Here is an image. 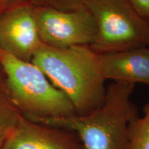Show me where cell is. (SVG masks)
I'll return each mask as SVG.
<instances>
[{
  "instance_id": "cell-14",
  "label": "cell",
  "mask_w": 149,
  "mask_h": 149,
  "mask_svg": "<svg viewBox=\"0 0 149 149\" xmlns=\"http://www.w3.org/2000/svg\"><path fill=\"white\" fill-rule=\"evenodd\" d=\"M0 1H3V0H0Z\"/></svg>"
},
{
  "instance_id": "cell-4",
  "label": "cell",
  "mask_w": 149,
  "mask_h": 149,
  "mask_svg": "<svg viewBox=\"0 0 149 149\" xmlns=\"http://www.w3.org/2000/svg\"><path fill=\"white\" fill-rule=\"evenodd\" d=\"M97 26L91 48L97 54L149 46V26L128 0H87Z\"/></svg>"
},
{
  "instance_id": "cell-3",
  "label": "cell",
  "mask_w": 149,
  "mask_h": 149,
  "mask_svg": "<svg viewBox=\"0 0 149 149\" xmlns=\"http://www.w3.org/2000/svg\"><path fill=\"white\" fill-rule=\"evenodd\" d=\"M0 66L5 74L3 82L6 90L25 118L44 124L77 115L67 97L31 61L22 60L0 50Z\"/></svg>"
},
{
  "instance_id": "cell-11",
  "label": "cell",
  "mask_w": 149,
  "mask_h": 149,
  "mask_svg": "<svg viewBox=\"0 0 149 149\" xmlns=\"http://www.w3.org/2000/svg\"><path fill=\"white\" fill-rule=\"evenodd\" d=\"M87 0H29V2L35 6H45L51 8L70 10L85 6Z\"/></svg>"
},
{
  "instance_id": "cell-9",
  "label": "cell",
  "mask_w": 149,
  "mask_h": 149,
  "mask_svg": "<svg viewBox=\"0 0 149 149\" xmlns=\"http://www.w3.org/2000/svg\"><path fill=\"white\" fill-rule=\"evenodd\" d=\"M143 112L128 124L126 149H149V99Z\"/></svg>"
},
{
  "instance_id": "cell-13",
  "label": "cell",
  "mask_w": 149,
  "mask_h": 149,
  "mask_svg": "<svg viewBox=\"0 0 149 149\" xmlns=\"http://www.w3.org/2000/svg\"><path fill=\"white\" fill-rule=\"evenodd\" d=\"M29 0H3L2 3L6 9L13 7L15 6L22 4V3L29 2Z\"/></svg>"
},
{
  "instance_id": "cell-5",
  "label": "cell",
  "mask_w": 149,
  "mask_h": 149,
  "mask_svg": "<svg viewBox=\"0 0 149 149\" xmlns=\"http://www.w3.org/2000/svg\"><path fill=\"white\" fill-rule=\"evenodd\" d=\"M36 20L44 45L56 48L91 47L95 40V22L86 6L70 10L36 6Z\"/></svg>"
},
{
  "instance_id": "cell-8",
  "label": "cell",
  "mask_w": 149,
  "mask_h": 149,
  "mask_svg": "<svg viewBox=\"0 0 149 149\" xmlns=\"http://www.w3.org/2000/svg\"><path fill=\"white\" fill-rule=\"evenodd\" d=\"M98 61L106 80L149 86V46L98 54Z\"/></svg>"
},
{
  "instance_id": "cell-6",
  "label": "cell",
  "mask_w": 149,
  "mask_h": 149,
  "mask_svg": "<svg viewBox=\"0 0 149 149\" xmlns=\"http://www.w3.org/2000/svg\"><path fill=\"white\" fill-rule=\"evenodd\" d=\"M43 44L37 29L35 6L26 2L0 13L1 51L31 61Z\"/></svg>"
},
{
  "instance_id": "cell-7",
  "label": "cell",
  "mask_w": 149,
  "mask_h": 149,
  "mask_svg": "<svg viewBox=\"0 0 149 149\" xmlns=\"http://www.w3.org/2000/svg\"><path fill=\"white\" fill-rule=\"evenodd\" d=\"M0 149H84L73 132L32 122L20 115Z\"/></svg>"
},
{
  "instance_id": "cell-10",
  "label": "cell",
  "mask_w": 149,
  "mask_h": 149,
  "mask_svg": "<svg viewBox=\"0 0 149 149\" xmlns=\"http://www.w3.org/2000/svg\"><path fill=\"white\" fill-rule=\"evenodd\" d=\"M20 115L0 79V148L13 131Z\"/></svg>"
},
{
  "instance_id": "cell-12",
  "label": "cell",
  "mask_w": 149,
  "mask_h": 149,
  "mask_svg": "<svg viewBox=\"0 0 149 149\" xmlns=\"http://www.w3.org/2000/svg\"><path fill=\"white\" fill-rule=\"evenodd\" d=\"M134 10L149 26V0H128Z\"/></svg>"
},
{
  "instance_id": "cell-2",
  "label": "cell",
  "mask_w": 149,
  "mask_h": 149,
  "mask_svg": "<svg viewBox=\"0 0 149 149\" xmlns=\"http://www.w3.org/2000/svg\"><path fill=\"white\" fill-rule=\"evenodd\" d=\"M134 88L131 84L113 82L107 86L104 103L98 109L44 124L73 132L84 149H126L128 124L139 116L131 100Z\"/></svg>"
},
{
  "instance_id": "cell-1",
  "label": "cell",
  "mask_w": 149,
  "mask_h": 149,
  "mask_svg": "<svg viewBox=\"0 0 149 149\" xmlns=\"http://www.w3.org/2000/svg\"><path fill=\"white\" fill-rule=\"evenodd\" d=\"M70 100L77 115H84L103 104L106 79L98 54L90 46L56 48L43 45L31 59Z\"/></svg>"
}]
</instances>
